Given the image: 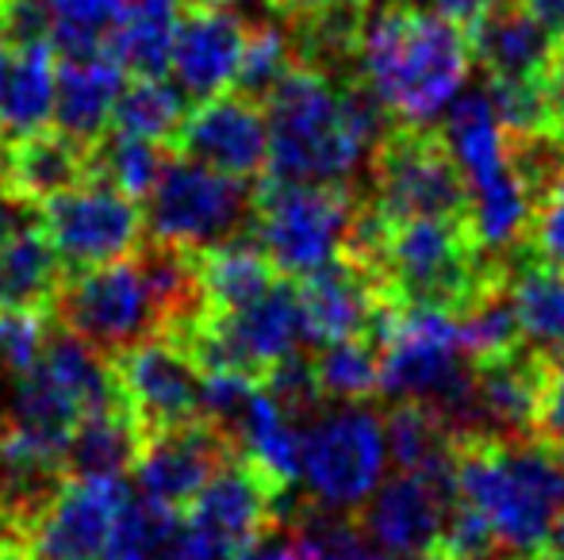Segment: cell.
Returning a JSON list of instances; mask_svg holds the SVG:
<instances>
[{
	"mask_svg": "<svg viewBox=\"0 0 564 560\" xmlns=\"http://www.w3.org/2000/svg\"><path fill=\"white\" fill-rule=\"evenodd\" d=\"M165 157L170 146L154 139H139V135H123V131L108 128L105 135L93 142V177L108 180L112 188H119L131 200H150L158 177L165 169Z\"/></svg>",
	"mask_w": 564,
	"mask_h": 560,
	"instance_id": "30",
	"label": "cell"
},
{
	"mask_svg": "<svg viewBox=\"0 0 564 560\" xmlns=\"http://www.w3.org/2000/svg\"><path fill=\"white\" fill-rule=\"evenodd\" d=\"M127 499V476H69L31 530V560H105Z\"/></svg>",
	"mask_w": 564,
	"mask_h": 560,
	"instance_id": "14",
	"label": "cell"
},
{
	"mask_svg": "<svg viewBox=\"0 0 564 560\" xmlns=\"http://www.w3.org/2000/svg\"><path fill=\"white\" fill-rule=\"evenodd\" d=\"M369 196L392 223L449 219L468 223L473 196L449 139L431 123L392 120L369 150Z\"/></svg>",
	"mask_w": 564,
	"mask_h": 560,
	"instance_id": "6",
	"label": "cell"
},
{
	"mask_svg": "<svg viewBox=\"0 0 564 560\" xmlns=\"http://www.w3.org/2000/svg\"><path fill=\"white\" fill-rule=\"evenodd\" d=\"M235 453L238 446L224 426L196 415V419L150 433L142 441V453L134 461L131 476L139 484L142 499L170 510H185Z\"/></svg>",
	"mask_w": 564,
	"mask_h": 560,
	"instance_id": "12",
	"label": "cell"
},
{
	"mask_svg": "<svg viewBox=\"0 0 564 560\" xmlns=\"http://www.w3.org/2000/svg\"><path fill=\"white\" fill-rule=\"evenodd\" d=\"M246 23L208 0H177V28H173V74L185 97L208 100L235 85L242 62Z\"/></svg>",
	"mask_w": 564,
	"mask_h": 560,
	"instance_id": "16",
	"label": "cell"
},
{
	"mask_svg": "<svg viewBox=\"0 0 564 560\" xmlns=\"http://www.w3.org/2000/svg\"><path fill=\"white\" fill-rule=\"evenodd\" d=\"M453 484L491 523L499 549L538 553L564 507V453L538 438L453 430Z\"/></svg>",
	"mask_w": 564,
	"mask_h": 560,
	"instance_id": "3",
	"label": "cell"
},
{
	"mask_svg": "<svg viewBox=\"0 0 564 560\" xmlns=\"http://www.w3.org/2000/svg\"><path fill=\"white\" fill-rule=\"evenodd\" d=\"M235 560H304V557H300L296 538L281 526V530L265 534V538H258L253 546H246Z\"/></svg>",
	"mask_w": 564,
	"mask_h": 560,
	"instance_id": "41",
	"label": "cell"
},
{
	"mask_svg": "<svg viewBox=\"0 0 564 560\" xmlns=\"http://www.w3.org/2000/svg\"><path fill=\"white\" fill-rule=\"evenodd\" d=\"M54 15L51 46L54 58L85 62L100 58L112 46L116 28L123 23L131 0H46Z\"/></svg>",
	"mask_w": 564,
	"mask_h": 560,
	"instance_id": "29",
	"label": "cell"
},
{
	"mask_svg": "<svg viewBox=\"0 0 564 560\" xmlns=\"http://www.w3.org/2000/svg\"><path fill=\"white\" fill-rule=\"evenodd\" d=\"M208 4H235V0H208Z\"/></svg>",
	"mask_w": 564,
	"mask_h": 560,
	"instance_id": "51",
	"label": "cell"
},
{
	"mask_svg": "<svg viewBox=\"0 0 564 560\" xmlns=\"http://www.w3.org/2000/svg\"><path fill=\"white\" fill-rule=\"evenodd\" d=\"M300 296V338L312 350L341 338H357L369 330L372 311L388 304L380 296V284L361 270V265L346 262V257H330L327 265L296 277Z\"/></svg>",
	"mask_w": 564,
	"mask_h": 560,
	"instance_id": "17",
	"label": "cell"
},
{
	"mask_svg": "<svg viewBox=\"0 0 564 560\" xmlns=\"http://www.w3.org/2000/svg\"><path fill=\"white\" fill-rule=\"evenodd\" d=\"M453 495H457L453 480L395 472L354 510V523L361 526L365 538L377 541L392 557H423L438 541Z\"/></svg>",
	"mask_w": 564,
	"mask_h": 560,
	"instance_id": "15",
	"label": "cell"
},
{
	"mask_svg": "<svg viewBox=\"0 0 564 560\" xmlns=\"http://www.w3.org/2000/svg\"><path fill=\"white\" fill-rule=\"evenodd\" d=\"M457 334H460V350H465L468 361L499 358V353H511V350H519V345H527L519 307H514V296H511V273H507V281L488 288L465 315H460Z\"/></svg>",
	"mask_w": 564,
	"mask_h": 560,
	"instance_id": "32",
	"label": "cell"
},
{
	"mask_svg": "<svg viewBox=\"0 0 564 560\" xmlns=\"http://www.w3.org/2000/svg\"><path fill=\"white\" fill-rule=\"evenodd\" d=\"M534 438L564 453V345L561 350H545V381H542Z\"/></svg>",
	"mask_w": 564,
	"mask_h": 560,
	"instance_id": "39",
	"label": "cell"
},
{
	"mask_svg": "<svg viewBox=\"0 0 564 560\" xmlns=\"http://www.w3.org/2000/svg\"><path fill=\"white\" fill-rule=\"evenodd\" d=\"M62 277H66V265L46 227L31 211L0 242V307H54Z\"/></svg>",
	"mask_w": 564,
	"mask_h": 560,
	"instance_id": "22",
	"label": "cell"
},
{
	"mask_svg": "<svg viewBox=\"0 0 564 560\" xmlns=\"http://www.w3.org/2000/svg\"><path fill=\"white\" fill-rule=\"evenodd\" d=\"M372 0H269L284 23L315 20V15H369Z\"/></svg>",
	"mask_w": 564,
	"mask_h": 560,
	"instance_id": "40",
	"label": "cell"
},
{
	"mask_svg": "<svg viewBox=\"0 0 564 560\" xmlns=\"http://www.w3.org/2000/svg\"><path fill=\"white\" fill-rule=\"evenodd\" d=\"M312 358L327 407L369 404V399L380 396V345L369 334L319 345V353H312Z\"/></svg>",
	"mask_w": 564,
	"mask_h": 560,
	"instance_id": "31",
	"label": "cell"
},
{
	"mask_svg": "<svg viewBox=\"0 0 564 560\" xmlns=\"http://www.w3.org/2000/svg\"><path fill=\"white\" fill-rule=\"evenodd\" d=\"M488 100L507 139H564L545 77H488Z\"/></svg>",
	"mask_w": 564,
	"mask_h": 560,
	"instance_id": "34",
	"label": "cell"
},
{
	"mask_svg": "<svg viewBox=\"0 0 564 560\" xmlns=\"http://www.w3.org/2000/svg\"><path fill=\"white\" fill-rule=\"evenodd\" d=\"M54 69L58 58L51 43H28L8 54V74L0 85V123L8 128V135H23L51 123Z\"/></svg>",
	"mask_w": 564,
	"mask_h": 560,
	"instance_id": "26",
	"label": "cell"
},
{
	"mask_svg": "<svg viewBox=\"0 0 564 560\" xmlns=\"http://www.w3.org/2000/svg\"><path fill=\"white\" fill-rule=\"evenodd\" d=\"M8 146H12V135H8V128L0 123V177H4V165H8Z\"/></svg>",
	"mask_w": 564,
	"mask_h": 560,
	"instance_id": "47",
	"label": "cell"
},
{
	"mask_svg": "<svg viewBox=\"0 0 564 560\" xmlns=\"http://www.w3.org/2000/svg\"><path fill=\"white\" fill-rule=\"evenodd\" d=\"M8 54H12V51L0 43V85H4V74H8Z\"/></svg>",
	"mask_w": 564,
	"mask_h": 560,
	"instance_id": "48",
	"label": "cell"
},
{
	"mask_svg": "<svg viewBox=\"0 0 564 560\" xmlns=\"http://www.w3.org/2000/svg\"><path fill=\"white\" fill-rule=\"evenodd\" d=\"M35 216L51 234L66 273L131 257L147 239V211L139 208V200L97 177L58 193Z\"/></svg>",
	"mask_w": 564,
	"mask_h": 560,
	"instance_id": "10",
	"label": "cell"
},
{
	"mask_svg": "<svg viewBox=\"0 0 564 560\" xmlns=\"http://www.w3.org/2000/svg\"><path fill=\"white\" fill-rule=\"evenodd\" d=\"M511 560H553L550 553H542V549H538V553H514Z\"/></svg>",
	"mask_w": 564,
	"mask_h": 560,
	"instance_id": "49",
	"label": "cell"
},
{
	"mask_svg": "<svg viewBox=\"0 0 564 560\" xmlns=\"http://www.w3.org/2000/svg\"><path fill=\"white\" fill-rule=\"evenodd\" d=\"M250 216V185L200 162L173 154L150 193L147 234L173 242V246L204 250L219 239H230L246 227Z\"/></svg>",
	"mask_w": 564,
	"mask_h": 560,
	"instance_id": "8",
	"label": "cell"
},
{
	"mask_svg": "<svg viewBox=\"0 0 564 560\" xmlns=\"http://www.w3.org/2000/svg\"><path fill=\"white\" fill-rule=\"evenodd\" d=\"M292 62H296V54H292V35L284 23H258V28H246L242 62H238V74H235V85H230V89L265 105V97L273 92V85L289 74Z\"/></svg>",
	"mask_w": 564,
	"mask_h": 560,
	"instance_id": "35",
	"label": "cell"
},
{
	"mask_svg": "<svg viewBox=\"0 0 564 560\" xmlns=\"http://www.w3.org/2000/svg\"><path fill=\"white\" fill-rule=\"evenodd\" d=\"M0 560H31L28 546L15 538H0Z\"/></svg>",
	"mask_w": 564,
	"mask_h": 560,
	"instance_id": "46",
	"label": "cell"
},
{
	"mask_svg": "<svg viewBox=\"0 0 564 560\" xmlns=\"http://www.w3.org/2000/svg\"><path fill=\"white\" fill-rule=\"evenodd\" d=\"M545 553H550L553 560H564V507H561V515L553 518V530H550V541H545Z\"/></svg>",
	"mask_w": 564,
	"mask_h": 560,
	"instance_id": "45",
	"label": "cell"
},
{
	"mask_svg": "<svg viewBox=\"0 0 564 560\" xmlns=\"http://www.w3.org/2000/svg\"><path fill=\"white\" fill-rule=\"evenodd\" d=\"M281 281L284 273L276 270L273 257L261 250V242L246 227L230 239H219L200 250V292L208 315L242 311Z\"/></svg>",
	"mask_w": 564,
	"mask_h": 560,
	"instance_id": "20",
	"label": "cell"
},
{
	"mask_svg": "<svg viewBox=\"0 0 564 560\" xmlns=\"http://www.w3.org/2000/svg\"><path fill=\"white\" fill-rule=\"evenodd\" d=\"M384 446L400 472L453 480V426L419 399H395L384 419Z\"/></svg>",
	"mask_w": 564,
	"mask_h": 560,
	"instance_id": "25",
	"label": "cell"
},
{
	"mask_svg": "<svg viewBox=\"0 0 564 560\" xmlns=\"http://www.w3.org/2000/svg\"><path fill=\"white\" fill-rule=\"evenodd\" d=\"M170 150L224 173V177L253 185L269 169L265 105L235 89L216 92V97L200 100L193 112H185L181 128L170 139Z\"/></svg>",
	"mask_w": 564,
	"mask_h": 560,
	"instance_id": "11",
	"label": "cell"
},
{
	"mask_svg": "<svg viewBox=\"0 0 564 560\" xmlns=\"http://www.w3.org/2000/svg\"><path fill=\"white\" fill-rule=\"evenodd\" d=\"M411 560H446V557H438V553H423V557H411Z\"/></svg>",
	"mask_w": 564,
	"mask_h": 560,
	"instance_id": "50",
	"label": "cell"
},
{
	"mask_svg": "<svg viewBox=\"0 0 564 560\" xmlns=\"http://www.w3.org/2000/svg\"><path fill=\"white\" fill-rule=\"evenodd\" d=\"M384 461V426L361 407L323 415L300 433V480L307 484V499L323 510L354 515L377 492Z\"/></svg>",
	"mask_w": 564,
	"mask_h": 560,
	"instance_id": "7",
	"label": "cell"
},
{
	"mask_svg": "<svg viewBox=\"0 0 564 560\" xmlns=\"http://www.w3.org/2000/svg\"><path fill=\"white\" fill-rule=\"evenodd\" d=\"M177 0H131L108 54L131 77H165L173 66Z\"/></svg>",
	"mask_w": 564,
	"mask_h": 560,
	"instance_id": "27",
	"label": "cell"
},
{
	"mask_svg": "<svg viewBox=\"0 0 564 560\" xmlns=\"http://www.w3.org/2000/svg\"><path fill=\"white\" fill-rule=\"evenodd\" d=\"M514 4H519L527 15H534L553 43L564 39V0H514Z\"/></svg>",
	"mask_w": 564,
	"mask_h": 560,
	"instance_id": "44",
	"label": "cell"
},
{
	"mask_svg": "<svg viewBox=\"0 0 564 560\" xmlns=\"http://www.w3.org/2000/svg\"><path fill=\"white\" fill-rule=\"evenodd\" d=\"M511 296L519 307L522 334L538 350L564 345V273L534 257L511 254Z\"/></svg>",
	"mask_w": 564,
	"mask_h": 560,
	"instance_id": "28",
	"label": "cell"
},
{
	"mask_svg": "<svg viewBox=\"0 0 564 560\" xmlns=\"http://www.w3.org/2000/svg\"><path fill=\"white\" fill-rule=\"evenodd\" d=\"M542 381H545V350H538L530 342L511 353H499V358L473 361L480 433H496L503 441L534 438Z\"/></svg>",
	"mask_w": 564,
	"mask_h": 560,
	"instance_id": "19",
	"label": "cell"
},
{
	"mask_svg": "<svg viewBox=\"0 0 564 560\" xmlns=\"http://www.w3.org/2000/svg\"><path fill=\"white\" fill-rule=\"evenodd\" d=\"M108 365L119 396L147 438L200 415V369L165 334H150L127 350H116Z\"/></svg>",
	"mask_w": 564,
	"mask_h": 560,
	"instance_id": "13",
	"label": "cell"
},
{
	"mask_svg": "<svg viewBox=\"0 0 564 560\" xmlns=\"http://www.w3.org/2000/svg\"><path fill=\"white\" fill-rule=\"evenodd\" d=\"M438 4V12L446 15V20H453L457 28H476V23L484 20V15H491L496 8L511 4V0H434Z\"/></svg>",
	"mask_w": 564,
	"mask_h": 560,
	"instance_id": "42",
	"label": "cell"
},
{
	"mask_svg": "<svg viewBox=\"0 0 564 560\" xmlns=\"http://www.w3.org/2000/svg\"><path fill=\"white\" fill-rule=\"evenodd\" d=\"M54 319L105 358L158 334V315L134 254L66 273L54 296Z\"/></svg>",
	"mask_w": 564,
	"mask_h": 560,
	"instance_id": "9",
	"label": "cell"
},
{
	"mask_svg": "<svg viewBox=\"0 0 564 560\" xmlns=\"http://www.w3.org/2000/svg\"><path fill=\"white\" fill-rule=\"evenodd\" d=\"M261 392L289 415L292 422H307L327 407L323 399V388H319V376H315V358L312 350H292L284 353L281 361L269 365V373L261 376Z\"/></svg>",
	"mask_w": 564,
	"mask_h": 560,
	"instance_id": "36",
	"label": "cell"
},
{
	"mask_svg": "<svg viewBox=\"0 0 564 560\" xmlns=\"http://www.w3.org/2000/svg\"><path fill=\"white\" fill-rule=\"evenodd\" d=\"M357 200L361 193L349 180H284L261 173L250 185L246 231L284 277L296 281L338 254Z\"/></svg>",
	"mask_w": 564,
	"mask_h": 560,
	"instance_id": "5",
	"label": "cell"
},
{
	"mask_svg": "<svg viewBox=\"0 0 564 560\" xmlns=\"http://www.w3.org/2000/svg\"><path fill=\"white\" fill-rule=\"evenodd\" d=\"M511 273V257L480 250L473 227L449 219H408L392 223L377 262L380 296L395 307H431L453 319Z\"/></svg>",
	"mask_w": 564,
	"mask_h": 560,
	"instance_id": "4",
	"label": "cell"
},
{
	"mask_svg": "<svg viewBox=\"0 0 564 560\" xmlns=\"http://www.w3.org/2000/svg\"><path fill=\"white\" fill-rule=\"evenodd\" d=\"M93 180V142L74 139L62 128H35L12 135L0 196L28 211H39L58 193Z\"/></svg>",
	"mask_w": 564,
	"mask_h": 560,
	"instance_id": "18",
	"label": "cell"
},
{
	"mask_svg": "<svg viewBox=\"0 0 564 560\" xmlns=\"http://www.w3.org/2000/svg\"><path fill=\"white\" fill-rule=\"evenodd\" d=\"M388 108L361 74L335 81L323 69L300 66L265 97L269 177L354 180L361 157L384 135Z\"/></svg>",
	"mask_w": 564,
	"mask_h": 560,
	"instance_id": "1",
	"label": "cell"
},
{
	"mask_svg": "<svg viewBox=\"0 0 564 560\" xmlns=\"http://www.w3.org/2000/svg\"><path fill=\"white\" fill-rule=\"evenodd\" d=\"M519 254L564 273V169L530 204L527 234H522Z\"/></svg>",
	"mask_w": 564,
	"mask_h": 560,
	"instance_id": "38",
	"label": "cell"
},
{
	"mask_svg": "<svg viewBox=\"0 0 564 560\" xmlns=\"http://www.w3.org/2000/svg\"><path fill=\"white\" fill-rule=\"evenodd\" d=\"M403 4H419V0H403Z\"/></svg>",
	"mask_w": 564,
	"mask_h": 560,
	"instance_id": "52",
	"label": "cell"
},
{
	"mask_svg": "<svg viewBox=\"0 0 564 560\" xmlns=\"http://www.w3.org/2000/svg\"><path fill=\"white\" fill-rule=\"evenodd\" d=\"M51 327L54 307H0V369L28 376L43 358Z\"/></svg>",
	"mask_w": 564,
	"mask_h": 560,
	"instance_id": "37",
	"label": "cell"
},
{
	"mask_svg": "<svg viewBox=\"0 0 564 560\" xmlns=\"http://www.w3.org/2000/svg\"><path fill=\"white\" fill-rule=\"evenodd\" d=\"M142 441L147 433L119 396L112 404L82 415V422L69 433L66 469L69 476H127L139 461Z\"/></svg>",
	"mask_w": 564,
	"mask_h": 560,
	"instance_id": "24",
	"label": "cell"
},
{
	"mask_svg": "<svg viewBox=\"0 0 564 560\" xmlns=\"http://www.w3.org/2000/svg\"><path fill=\"white\" fill-rule=\"evenodd\" d=\"M545 92H550L553 116L564 128V39L550 46V62H545Z\"/></svg>",
	"mask_w": 564,
	"mask_h": 560,
	"instance_id": "43",
	"label": "cell"
},
{
	"mask_svg": "<svg viewBox=\"0 0 564 560\" xmlns=\"http://www.w3.org/2000/svg\"><path fill=\"white\" fill-rule=\"evenodd\" d=\"M185 120V97L165 77H134L123 85L112 108V131L154 139L170 146L173 131Z\"/></svg>",
	"mask_w": 564,
	"mask_h": 560,
	"instance_id": "33",
	"label": "cell"
},
{
	"mask_svg": "<svg viewBox=\"0 0 564 560\" xmlns=\"http://www.w3.org/2000/svg\"><path fill=\"white\" fill-rule=\"evenodd\" d=\"M123 89V66L112 54L69 62L58 58L54 69V128L82 142H97L112 128V108Z\"/></svg>",
	"mask_w": 564,
	"mask_h": 560,
	"instance_id": "21",
	"label": "cell"
},
{
	"mask_svg": "<svg viewBox=\"0 0 564 560\" xmlns=\"http://www.w3.org/2000/svg\"><path fill=\"white\" fill-rule=\"evenodd\" d=\"M473 62H480L488 77H545L553 39L519 4H503L468 28Z\"/></svg>",
	"mask_w": 564,
	"mask_h": 560,
	"instance_id": "23",
	"label": "cell"
},
{
	"mask_svg": "<svg viewBox=\"0 0 564 560\" xmlns=\"http://www.w3.org/2000/svg\"><path fill=\"white\" fill-rule=\"evenodd\" d=\"M473 69L468 31L442 12L388 0L361 28V77L388 116L403 123H431L465 85Z\"/></svg>",
	"mask_w": 564,
	"mask_h": 560,
	"instance_id": "2",
	"label": "cell"
}]
</instances>
